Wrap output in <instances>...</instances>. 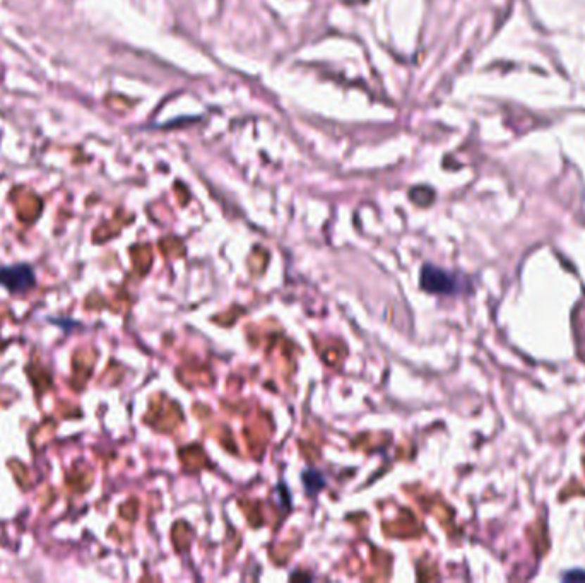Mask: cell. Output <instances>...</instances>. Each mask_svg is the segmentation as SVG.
I'll use <instances>...</instances> for the list:
<instances>
[{
    "mask_svg": "<svg viewBox=\"0 0 585 583\" xmlns=\"http://www.w3.org/2000/svg\"><path fill=\"white\" fill-rule=\"evenodd\" d=\"M421 288L433 295H452L457 291V279L451 272L427 264L421 271Z\"/></svg>",
    "mask_w": 585,
    "mask_h": 583,
    "instance_id": "cell-2",
    "label": "cell"
},
{
    "mask_svg": "<svg viewBox=\"0 0 585 583\" xmlns=\"http://www.w3.org/2000/svg\"><path fill=\"white\" fill-rule=\"evenodd\" d=\"M567 580H573V578H585V575H577V573H570V575H567Z\"/></svg>",
    "mask_w": 585,
    "mask_h": 583,
    "instance_id": "cell-3",
    "label": "cell"
},
{
    "mask_svg": "<svg viewBox=\"0 0 585 583\" xmlns=\"http://www.w3.org/2000/svg\"><path fill=\"white\" fill-rule=\"evenodd\" d=\"M0 284L14 295H25L37 284L33 269L27 264L6 265L0 269Z\"/></svg>",
    "mask_w": 585,
    "mask_h": 583,
    "instance_id": "cell-1",
    "label": "cell"
}]
</instances>
